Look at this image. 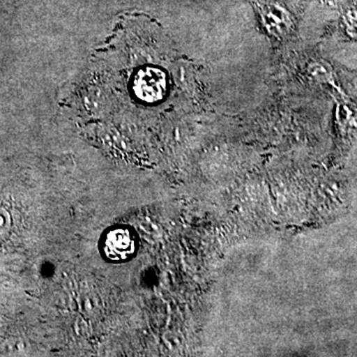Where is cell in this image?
<instances>
[{"label": "cell", "mask_w": 357, "mask_h": 357, "mask_svg": "<svg viewBox=\"0 0 357 357\" xmlns=\"http://www.w3.org/2000/svg\"><path fill=\"white\" fill-rule=\"evenodd\" d=\"M103 250L105 256L114 261L128 259L135 251V239L128 229L112 230L105 236Z\"/></svg>", "instance_id": "1"}, {"label": "cell", "mask_w": 357, "mask_h": 357, "mask_svg": "<svg viewBox=\"0 0 357 357\" xmlns=\"http://www.w3.org/2000/svg\"><path fill=\"white\" fill-rule=\"evenodd\" d=\"M338 123L342 135L351 136L357 131V109L351 103H342L338 109Z\"/></svg>", "instance_id": "3"}, {"label": "cell", "mask_w": 357, "mask_h": 357, "mask_svg": "<svg viewBox=\"0 0 357 357\" xmlns=\"http://www.w3.org/2000/svg\"><path fill=\"white\" fill-rule=\"evenodd\" d=\"M255 6L259 11L263 23L271 32H287L292 21L286 9L273 1L255 0Z\"/></svg>", "instance_id": "2"}]
</instances>
